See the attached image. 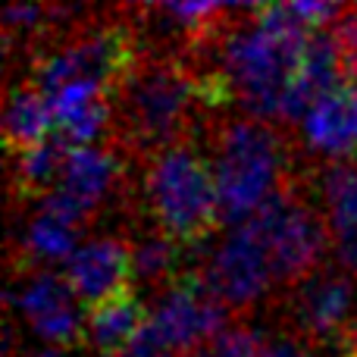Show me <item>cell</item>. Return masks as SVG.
<instances>
[{"label": "cell", "instance_id": "cell-16", "mask_svg": "<svg viewBox=\"0 0 357 357\" xmlns=\"http://www.w3.org/2000/svg\"><path fill=\"white\" fill-rule=\"evenodd\" d=\"M54 129H56L54 107H50L47 94L35 85L13 88L10 100H6V113H3L6 148H10L13 154H22V151L47 142Z\"/></svg>", "mask_w": 357, "mask_h": 357}, {"label": "cell", "instance_id": "cell-10", "mask_svg": "<svg viewBox=\"0 0 357 357\" xmlns=\"http://www.w3.org/2000/svg\"><path fill=\"white\" fill-rule=\"evenodd\" d=\"M132 276H135L132 273V248L119 238H110V235L82 241L73 251V257L63 264L66 285L88 307L119 295V291H129Z\"/></svg>", "mask_w": 357, "mask_h": 357}, {"label": "cell", "instance_id": "cell-22", "mask_svg": "<svg viewBox=\"0 0 357 357\" xmlns=\"http://www.w3.org/2000/svg\"><path fill=\"white\" fill-rule=\"evenodd\" d=\"M333 238H335V254H339L342 266L357 276V226L342 229V232H335Z\"/></svg>", "mask_w": 357, "mask_h": 357}, {"label": "cell", "instance_id": "cell-15", "mask_svg": "<svg viewBox=\"0 0 357 357\" xmlns=\"http://www.w3.org/2000/svg\"><path fill=\"white\" fill-rule=\"evenodd\" d=\"M144 304L135 291H119L107 301L88 307L85 314V339L104 357H116L144 326Z\"/></svg>", "mask_w": 357, "mask_h": 357}, {"label": "cell", "instance_id": "cell-9", "mask_svg": "<svg viewBox=\"0 0 357 357\" xmlns=\"http://www.w3.org/2000/svg\"><path fill=\"white\" fill-rule=\"evenodd\" d=\"M10 298L19 304L29 326L44 342H50V348H69L85 339V320H82L79 310V298L73 295V289L66 285V279L60 273H35Z\"/></svg>", "mask_w": 357, "mask_h": 357}, {"label": "cell", "instance_id": "cell-19", "mask_svg": "<svg viewBox=\"0 0 357 357\" xmlns=\"http://www.w3.org/2000/svg\"><path fill=\"white\" fill-rule=\"evenodd\" d=\"M329 35H333L335 50H339V63H342L345 82H357V10L342 13L333 22Z\"/></svg>", "mask_w": 357, "mask_h": 357}, {"label": "cell", "instance_id": "cell-21", "mask_svg": "<svg viewBox=\"0 0 357 357\" xmlns=\"http://www.w3.org/2000/svg\"><path fill=\"white\" fill-rule=\"evenodd\" d=\"M116 357H176V351L167 345V339L157 333L154 323L148 320L142 329H138L135 339H132Z\"/></svg>", "mask_w": 357, "mask_h": 357}, {"label": "cell", "instance_id": "cell-12", "mask_svg": "<svg viewBox=\"0 0 357 357\" xmlns=\"http://www.w3.org/2000/svg\"><path fill=\"white\" fill-rule=\"evenodd\" d=\"M310 148L329 157L357 151V82H339L301 119Z\"/></svg>", "mask_w": 357, "mask_h": 357}, {"label": "cell", "instance_id": "cell-17", "mask_svg": "<svg viewBox=\"0 0 357 357\" xmlns=\"http://www.w3.org/2000/svg\"><path fill=\"white\" fill-rule=\"evenodd\" d=\"M69 151L73 148L60 135H50L47 142L16 154V185L25 195H50V185L60 182Z\"/></svg>", "mask_w": 357, "mask_h": 357}, {"label": "cell", "instance_id": "cell-20", "mask_svg": "<svg viewBox=\"0 0 357 357\" xmlns=\"http://www.w3.org/2000/svg\"><path fill=\"white\" fill-rule=\"evenodd\" d=\"M266 339L251 329H226L213 345H207L197 357H260Z\"/></svg>", "mask_w": 357, "mask_h": 357}, {"label": "cell", "instance_id": "cell-24", "mask_svg": "<svg viewBox=\"0 0 357 357\" xmlns=\"http://www.w3.org/2000/svg\"><path fill=\"white\" fill-rule=\"evenodd\" d=\"M35 357H66V354L56 351V348H47V351H41V354H35Z\"/></svg>", "mask_w": 357, "mask_h": 357}, {"label": "cell", "instance_id": "cell-23", "mask_svg": "<svg viewBox=\"0 0 357 357\" xmlns=\"http://www.w3.org/2000/svg\"><path fill=\"white\" fill-rule=\"evenodd\" d=\"M260 357H307L298 345H291V342H266Z\"/></svg>", "mask_w": 357, "mask_h": 357}, {"label": "cell", "instance_id": "cell-18", "mask_svg": "<svg viewBox=\"0 0 357 357\" xmlns=\"http://www.w3.org/2000/svg\"><path fill=\"white\" fill-rule=\"evenodd\" d=\"M178 266V245L169 241L167 235H154V238H144L142 245L132 251V273L144 282H167L173 285L182 273H176Z\"/></svg>", "mask_w": 357, "mask_h": 357}, {"label": "cell", "instance_id": "cell-7", "mask_svg": "<svg viewBox=\"0 0 357 357\" xmlns=\"http://www.w3.org/2000/svg\"><path fill=\"white\" fill-rule=\"evenodd\" d=\"M148 320L176 354L197 357L226 333V307L197 273H182L173 285H167Z\"/></svg>", "mask_w": 357, "mask_h": 357}, {"label": "cell", "instance_id": "cell-8", "mask_svg": "<svg viewBox=\"0 0 357 357\" xmlns=\"http://www.w3.org/2000/svg\"><path fill=\"white\" fill-rule=\"evenodd\" d=\"M201 276L207 282V289L220 298V304H232V307L254 304L276 282L270 257H266L251 222H241V226L229 229L226 238L210 254L207 270Z\"/></svg>", "mask_w": 357, "mask_h": 357}, {"label": "cell", "instance_id": "cell-11", "mask_svg": "<svg viewBox=\"0 0 357 357\" xmlns=\"http://www.w3.org/2000/svg\"><path fill=\"white\" fill-rule=\"evenodd\" d=\"M354 285L345 273L333 270H317L310 279H304L298 289L295 307H298V323L304 333L314 339H333L342 333L354 310Z\"/></svg>", "mask_w": 357, "mask_h": 357}, {"label": "cell", "instance_id": "cell-2", "mask_svg": "<svg viewBox=\"0 0 357 357\" xmlns=\"http://www.w3.org/2000/svg\"><path fill=\"white\" fill-rule=\"evenodd\" d=\"M201 104H207L201 73L169 56L135 63L116 88V113L142 148L163 151L178 144L176 138Z\"/></svg>", "mask_w": 357, "mask_h": 357}, {"label": "cell", "instance_id": "cell-13", "mask_svg": "<svg viewBox=\"0 0 357 357\" xmlns=\"http://www.w3.org/2000/svg\"><path fill=\"white\" fill-rule=\"evenodd\" d=\"M85 210L75 201H69L60 191H50L41 197L35 216L29 220L25 232V251L35 260H63L66 264L73 251L79 248V229L85 222Z\"/></svg>", "mask_w": 357, "mask_h": 357}, {"label": "cell", "instance_id": "cell-3", "mask_svg": "<svg viewBox=\"0 0 357 357\" xmlns=\"http://www.w3.org/2000/svg\"><path fill=\"white\" fill-rule=\"evenodd\" d=\"M282 144L264 119L238 116L216 132L210 173L220 201V220L229 229L248 222L282 191Z\"/></svg>", "mask_w": 357, "mask_h": 357}, {"label": "cell", "instance_id": "cell-1", "mask_svg": "<svg viewBox=\"0 0 357 357\" xmlns=\"http://www.w3.org/2000/svg\"><path fill=\"white\" fill-rule=\"evenodd\" d=\"M248 22H238L220 50V69L229 100H238L254 119H282V107L298 79L304 50L314 31H307L289 3L245 6Z\"/></svg>", "mask_w": 357, "mask_h": 357}, {"label": "cell", "instance_id": "cell-6", "mask_svg": "<svg viewBox=\"0 0 357 357\" xmlns=\"http://www.w3.org/2000/svg\"><path fill=\"white\" fill-rule=\"evenodd\" d=\"M248 222L270 257L276 282L310 279L320 270L326 251V226L298 195L282 188Z\"/></svg>", "mask_w": 357, "mask_h": 357}, {"label": "cell", "instance_id": "cell-14", "mask_svg": "<svg viewBox=\"0 0 357 357\" xmlns=\"http://www.w3.org/2000/svg\"><path fill=\"white\" fill-rule=\"evenodd\" d=\"M116 178H119L116 154L107 151V148L85 144V148H73L66 154V163H63L56 191L66 195L69 201H75L85 213H91V210L110 195V188H113Z\"/></svg>", "mask_w": 357, "mask_h": 357}, {"label": "cell", "instance_id": "cell-4", "mask_svg": "<svg viewBox=\"0 0 357 357\" xmlns=\"http://www.w3.org/2000/svg\"><path fill=\"white\" fill-rule=\"evenodd\" d=\"M144 195L160 235H167L178 248L197 245L220 222L210 160H204L182 142L154 154L144 173Z\"/></svg>", "mask_w": 357, "mask_h": 357}, {"label": "cell", "instance_id": "cell-5", "mask_svg": "<svg viewBox=\"0 0 357 357\" xmlns=\"http://www.w3.org/2000/svg\"><path fill=\"white\" fill-rule=\"evenodd\" d=\"M132 66H135V47L129 25H98L73 38L66 47L44 56L35 69V88H41L47 98L66 88L116 91Z\"/></svg>", "mask_w": 357, "mask_h": 357}]
</instances>
